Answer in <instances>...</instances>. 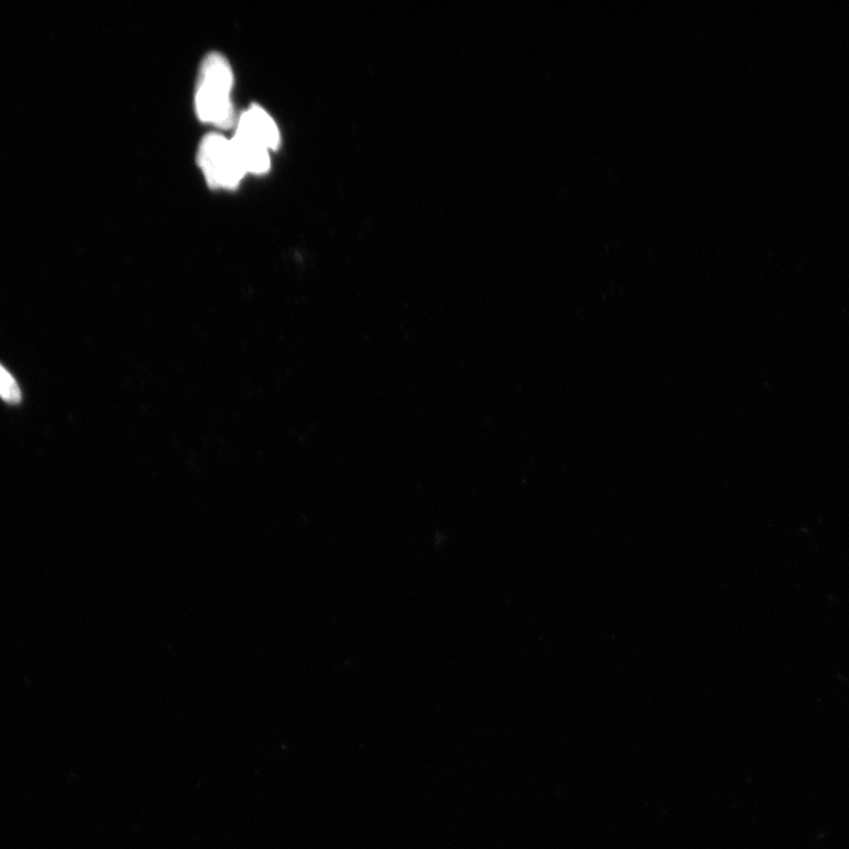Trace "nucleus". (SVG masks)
<instances>
[{
    "mask_svg": "<svg viewBox=\"0 0 849 849\" xmlns=\"http://www.w3.org/2000/svg\"><path fill=\"white\" fill-rule=\"evenodd\" d=\"M245 173L262 175L271 168L270 150L236 131L231 140Z\"/></svg>",
    "mask_w": 849,
    "mask_h": 849,
    "instance_id": "nucleus-4",
    "label": "nucleus"
},
{
    "mask_svg": "<svg viewBox=\"0 0 849 849\" xmlns=\"http://www.w3.org/2000/svg\"><path fill=\"white\" fill-rule=\"evenodd\" d=\"M199 165L212 188L234 189L245 173L231 140L220 134L206 135L199 149Z\"/></svg>",
    "mask_w": 849,
    "mask_h": 849,
    "instance_id": "nucleus-2",
    "label": "nucleus"
},
{
    "mask_svg": "<svg viewBox=\"0 0 849 849\" xmlns=\"http://www.w3.org/2000/svg\"><path fill=\"white\" fill-rule=\"evenodd\" d=\"M0 398L9 404H18L22 401L21 388L2 365H0Z\"/></svg>",
    "mask_w": 849,
    "mask_h": 849,
    "instance_id": "nucleus-5",
    "label": "nucleus"
},
{
    "mask_svg": "<svg viewBox=\"0 0 849 849\" xmlns=\"http://www.w3.org/2000/svg\"><path fill=\"white\" fill-rule=\"evenodd\" d=\"M237 132L249 139L275 150L281 143L280 131L274 120L266 110L259 105L251 107L242 113L239 120Z\"/></svg>",
    "mask_w": 849,
    "mask_h": 849,
    "instance_id": "nucleus-3",
    "label": "nucleus"
},
{
    "mask_svg": "<svg viewBox=\"0 0 849 849\" xmlns=\"http://www.w3.org/2000/svg\"><path fill=\"white\" fill-rule=\"evenodd\" d=\"M233 85L234 73L229 60L219 52L208 54L201 64L195 94L196 113L202 122L221 129L234 125Z\"/></svg>",
    "mask_w": 849,
    "mask_h": 849,
    "instance_id": "nucleus-1",
    "label": "nucleus"
}]
</instances>
